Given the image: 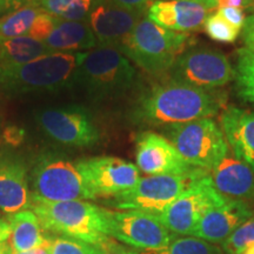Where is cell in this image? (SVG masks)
<instances>
[{"label": "cell", "mask_w": 254, "mask_h": 254, "mask_svg": "<svg viewBox=\"0 0 254 254\" xmlns=\"http://www.w3.org/2000/svg\"><path fill=\"white\" fill-rule=\"evenodd\" d=\"M196 1L200 2L201 5H204L206 8L212 11V9L217 8V2L218 0H196Z\"/></svg>", "instance_id": "obj_39"}, {"label": "cell", "mask_w": 254, "mask_h": 254, "mask_svg": "<svg viewBox=\"0 0 254 254\" xmlns=\"http://www.w3.org/2000/svg\"><path fill=\"white\" fill-rule=\"evenodd\" d=\"M253 6V2L251 0H218L217 8L224 7H236L240 9H245L246 7Z\"/></svg>", "instance_id": "obj_35"}, {"label": "cell", "mask_w": 254, "mask_h": 254, "mask_svg": "<svg viewBox=\"0 0 254 254\" xmlns=\"http://www.w3.org/2000/svg\"><path fill=\"white\" fill-rule=\"evenodd\" d=\"M53 53L43 41L32 38L0 39V68L11 67Z\"/></svg>", "instance_id": "obj_23"}, {"label": "cell", "mask_w": 254, "mask_h": 254, "mask_svg": "<svg viewBox=\"0 0 254 254\" xmlns=\"http://www.w3.org/2000/svg\"><path fill=\"white\" fill-rule=\"evenodd\" d=\"M31 204L26 163L13 152H0V209L9 215L31 208Z\"/></svg>", "instance_id": "obj_16"}, {"label": "cell", "mask_w": 254, "mask_h": 254, "mask_svg": "<svg viewBox=\"0 0 254 254\" xmlns=\"http://www.w3.org/2000/svg\"><path fill=\"white\" fill-rule=\"evenodd\" d=\"M167 139L192 166L211 171L230 152L220 126L212 118L166 127Z\"/></svg>", "instance_id": "obj_8"}, {"label": "cell", "mask_w": 254, "mask_h": 254, "mask_svg": "<svg viewBox=\"0 0 254 254\" xmlns=\"http://www.w3.org/2000/svg\"><path fill=\"white\" fill-rule=\"evenodd\" d=\"M13 254H51V238L50 241L45 245L37 247V249L26 251V252H21V253H13Z\"/></svg>", "instance_id": "obj_38"}, {"label": "cell", "mask_w": 254, "mask_h": 254, "mask_svg": "<svg viewBox=\"0 0 254 254\" xmlns=\"http://www.w3.org/2000/svg\"><path fill=\"white\" fill-rule=\"evenodd\" d=\"M52 52L80 53L98 46L87 21H68L57 19L50 36L43 41Z\"/></svg>", "instance_id": "obj_21"}, {"label": "cell", "mask_w": 254, "mask_h": 254, "mask_svg": "<svg viewBox=\"0 0 254 254\" xmlns=\"http://www.w3.org/2000/svg\"><path fill=\"white\" fill-rule=\"evenodd\" d=\"M225 94L201 90L173 80L152 86L140 95L133 111L136 122L172 126L213 118L224 109Z\"/></svg>", "instance_id": "obj_1"}, {"label": "cell", "mask_w": 254, "mask_h": 254, "mask_svg": "<svg viewBox=\"0 0 254 254\" xmlns=\"http://www.w3.org/2000/svg\"><path fill=\"white\" fill-rule=\"evenodd\" d=\"M226 199L215 189L211 174L207 172L155 217L176 236H190L202 215Z\"/></svg>", "instance_id": "obj_11"}, {"label": "cell", "mask_w": 254, "mask_h": 254, "mask_svg": "<svg viewBox=\"0 0 254 254\" xmlns=\"http://www.w3.org/2000/svg\"><path fill=\"white\" fill-rule=\"evenodd\" d=\"M189 44V33L166 30L150 19L141 18L120 52L144 71L161 74L170 71Z\"/></svg>", "instance_id": "obj_5"}, {"label": "cell", "mask_w": 254, "mask_h": 254, "mask_svg": "<svg viewBox=\"0 0 254 254\" xmlns=\"http://www.w3.org/2000/svg\"><path fill=\"white\" fill-rule=\"evenodd\" d=\"M135 81L134 66L118 50L97 46L79 55L74 87H80L92 100L122 97L132 90Z\"/></svg>", "instance_id": "obj_4"}, {"label": "cell", "mask_w": 254, "mask_h": 254, "mask_svg": "<svg viewBox=\"0 0 254 254\" xmlns=\"http://www.w3.org/2000/svg\"><path fill=\"white\" fill-rule=\"evenodd\" d=\"M252 244H254V214L221 243V249L226 254H244Z\"/></svg>", "instance_id": "obj_29"}, {"label": "cell", "mask_w": 254, "mask_h": 254, "mask_svg": "<svg viewBox=\"0 0 254 254\" xmlns=\"http://www.w3.org/2000/svg\"><path fill=\"white\" fill-rule=\"evenodd\" d=\"M251 1H252V2H253V5H254V0H251Z\"/></svg>", "instance_id": "obj_42"}, {"label": "cell", "mask_w": 254, "mask_h": 254, "mask_svg": "<svg viewBox=\"0 0 254 254\" xmlns=\"http://www.w3.org/2000/svg\"><path fill=\"white\" fill-rule=\"evenodd\" d=\"M5 136L9 144L17 145L19 141L23 140V131H20L19 128H9L5 132Z\"/></svg>", "instance_id": "obj_37"}, {"label": "cell", "mask_w": 254, "mask_h": 254, "mask_svg": "<svg viewBox=\"0 0 254 254\" xmlns=\"http://www.w3.org/2000/svg\"><path fill=\"white\" fill-rule=\"evenodd\" d=\"M43 12L39 6L30 4L0 17V39L23 37L33 39L37 23Z\"/></svg>", "instance_id": "obj_24"}, {"label": "cell", "mask_w": 254, "mask_h": 254, "mask_svg": "<svg viewBox=\"0 0 254 254\" xmlns=\"http://www.w3.org/2000/svg\"><path fill=\"white\" fill-rule=\"evenodd\" d=\"M252 215L253 211L244 200L227 198L222 204L209 208L190 236L221 244Z\"/></svg>", "instance_id": "obj_17"}, {"label": "cell", "mask_w": 254, "mask_h": 254, "mask_svg": "<svg viewBox=\"0 0 254 254\" xmlns=\"http://www.w3.org/2000/svg\"><path fill=\"white\" fill-rule=\"evenodd\" d=\"M202 27L211 39L224 44L234 43L241 33V30L228 23L218 11L206 18Z\"/></svg>", "instance_id": "obj_28"}, {"label": "cell", "mask_w": 254, "mask_h": 254, "mask_svg": "<svg viewBox=\"0 0 254 254\" xmlns=\"http://www.w3.org/2000/svg\"><path fill=\"white\" fill-rule=\"evenodd\" d=\"M139 254H224L214 244L192 236L174 237L166 247L158 250H136Z\"/></svg>", "instance_id": "obj_27"}, {"label": "cell", "mask_w": 254, "mask_h": 254, "mask_svg": "<svg viewBox=\"0 0 254 254\" xmlns=\"http://www.w3.org/2000/svg\"><path fill=\"white\" fill-rule=\"evenodd\" d=\"M220 128L233 154L254 172V112L225 107L220 114Z\"/></svg>", "instance_id": "obj_19"}, {"label": "cell", "mask_w": 254, "mask_h": 254, "mask_svg": "<svg viewBox=\"0 0 254 254\" xmlns=\"http://www.w3.org/2000/svg\"><path fill=\"white\" fill-rule=\"evenodd\" d=\"M136 167L148 176L186 174L196 170L180 155L166 136L146 131L135 139Z\"/></svg>", "instance_id": "obj_14"}, {"label": "cell", "mask_w": 254, "mask_h": 254, "mask_svg": "<svg viewBox=\"0 0 254 254\" xmlns=\"http://www.w3.org/2000/svg\"><path fill=\"white\" fill-rule=\"evenodd\" d=\"M205 173H207V171L196 168L186 174L140 178L131 189L113 195L110 205L118 211L134 209L157 215Z\"/></svg>", "instance_id": "obj_7"}, {"label": "cell", "mask_w": 254, "mask_h": 254, "mask_svg": "<svg viewBox=\"0 0 254 254\" xmlns=\"http://www.w3.org/2000/svg\"><path fill=\"white\" fill-rule=\"evenodd\" d=\"M211 179L220 194L230 199H254V172L231 151L211 170Z\"/></svg>", "instance_id": "obj_20"}, {"label": "cell", "mask_w": 254, "mask_h": 254, "mask_svg": "<svg viewBox=\"0 0 254 254\" xmlns=\"http://www.w3.org/2000/svg\"><path fill=\"white\" fill-rule=\"evenodd\" d=\"M31 209L43 230L57 237L78 239L103 249L113 240L107 236L106 208L86 200L49 201L32 195Z\"/></svg>", "instance_id": "obj_2"}, {"label": "cell", "mask_w": 254, "mask_h": 254, "mask_svg": "<svg viewBox=\"0 0 254 254\" xmlns=\"http://www.w3.org/2000/svg\"><path fill=\"white\" fill-rule=\"evenodd\" d=\"M51 254H105V250L72 238L51 237Z\"/></svg>", "instance_id": "obj_30"}, {"label": "cell", "mask_w": 254, "mask_h": 254, "mask_svg": "<svg viewBox=\"0 0 254 254\" xmlns=\"http://www.w3.org/2000/svg\"><path fill=\"white\" fill-rule=\"evenodd\" d=\"M218 12L226 19L228 23L239 28V30H243L244 24H245L247 18L245 13H244V9L236 7H224L219 8Z\"/></svg>", "instance_id": "obj_31"}, {"label": "cell", "mask_w": 254, "mask_h": 254, "mask_svg": "<svg viewBox=\"0 0 254 254\" xmlns=\"http://www.w3.org/2000/svg\"><path fill=\"white\" fill-rule=\"evenodd\" d=\"M244 47L254 52V14L246 18L243 30H241Z\"/></svg>", "instance_id": "obj_32"}, {"label": "cell", "mask_w": 254, "mask_h": 254, "mask_svg": "<svg viewBox=\"0 0 254 254\" xmlns=\"http://www.w3.org/2000/svg\"><path fill=\"white\" fill-rule=\"evenodd\" d=\"M141 19V13L124 8L112 0H100L87 18L98 46L112 47L120 52L127 37Z\"/></svg>", "instance_id": "obj_15"}, {"label": "cell", "mask_w": 254, "mask_h": 254, "mask_svg": "<svg viewBox=\"0 0 254 254\" xmlns=\"http://www.w3.org/2000/svg\"><path fill=\"white\" fill-rule=\"evenodd\" d=\"M100 0H36L33 4L60 20L87 21L88 15Z\"/></svg>", "instance_id": "obj_25"}, {"label": "cell", "mask_w": 254, "mask_h": 254, "mask_svg": "<svg viewBox=\"0 0 254 254\" xmlns=\"http://www.w3.org/2000/svg\"><path fill=\"white\" fill-rule=\"evenodd\" d=\"M0 254H13L9 243H0Z\"/></svg>", "instance_id": "obj_40"}, {"label": "cell", "mask_w": 254, "mask_h": 254, "mask_svg": "<svg viewBox=\"0 0 254 254\" xmlns=\"http://www.w3.org/2000/svg\"><path fill=\"white\" fill-rule=\"evenodd\" d=\"M34 118L41 131L62 145L88 147L100 139L91 113L79 105L45 107L37 111Z\"/></svg>", "instance_id": "obj_10"}, {"label": "cell", "mask_w": 254, "mask_h": 254, "mask_svg": "<svg viewBox=\"0 0 254 254\" xmlns=\"http://www.w3.org/2000/svg\"><path fill=\"white\" fill-rule=\"evenodd\" d=\"M244 254H245V253H244Z\"/></svg>", "instance_id": "obj_44"}, {"label": "cell", "mask_w": 254, "mask_h": 254, "mask_svg": "<svg viewBox=\"0 0 254 254\" xmlns=\"http://www.w3.org/2000/svg\"><path fill=\"white\" fill-rule=\"evenodd\" d=\"M31 194L49 201L95 199L77 163L56 152L38 155L31 172Z\"/></svg>", "instance_id": "obj_6"}, {"label": "cell", "mask_w": 254, "mask_h": 254, "mask_svg": "<svg viewBox=\"0 0 254 254\" xmlns=\"http://www.w3.org/2000/svg\"><path fill=\"white\" fill-rule=\"evenodd\" d=\"M36 0H0V15H5L24 6L33 4Z\"/></svg>", "instance_id": "obj_34"}, {"label": "cell", "mask_w": 254, "mask_h": 254, "mask_svg": "<svg viewBox=\"0 0 254 254\" xmlns=\"http://www.w3.org/2000/svg\"><path fill=\"white\" fill-rule=\"evenodd\" d=\"M107 236L135 250L166 247L176 234L153 214L142 211H111L106 208Z\"/></svg>", "instance_id": "obj_12"}, {"label": "cell", "mask_w": 254, "mask_h": 254, "mask_svg": "<svg viewBox=\"0 0 254 254\" xmlns=\"http://www.w3.org/2000/svg\"><path fill=\"white\" fill-rule=\"evenodd\" d=\"M171 80L201 90L214 91L234 80V67L220 51L186 50L170 71Z\"/></svg>", "instance_id": "obj_9"}, {"label": "cell", "mask_w": 254, "mask_h": 254, "mask_svg": "<svg viewBox=\"0 0 254 254\" xmlns=\"http://www.w3.org/2000/svg\"><path fill=\"white\" fill-rule=\"evenodd\" d=\"M112 1L124 8L139 12V13L142 14L144 12L147 11L154 0H112Z\"/></svg>", "instance_id": "obj_33"}, {"label": "cell", "mask_w": 254, "mask_h": 254, "mask_svg": "<svg viewBox=\"0 0 254 254\" xmlns=\"http://www.w3.org/2000/svg\"><path fill=\"white\" fill-rule=\"evenodd\" d=\"M209 9L196 0H154L146 18L166 30L189 33L204 26Z\"/></svg>", "instance_id": "obj_18"}, {"label": "cell", "mask_w": 254, "mask_h": 254, "mask_svg": "<svg viewBox=\"0 0 254 254\" xmlns=\"http://www.w3.org/2000/svg\"><path fill=\"white\" fill-rule=\"evenodd\" d=\"M244 253H245V254H254V244H252V245L247 247V250Z\"/></svg>", "instance_id": "obj_41"}, {"label": "cell", "mask_w": 254, "mask_h": 254, "mask_svg": "<svg viewBox=\"0 0 254 254\" xmlns=\"http://www.w3.org/2000/svg\"><path fill=\"white\" fill-rule=\"evenodd\" d=\"M79 55L53 52L0 68V92L11 95L52 94L74 87Z\"/></svg>", "instance_id": "obj_3"}, {"label": "cell", "mask_w": 254, "mask_h": 254, "mask_svg": "<svg viewBox=\"0 0 254 254\" xmlns=\"http://www.w3.org/2000/svg\"><path fill=\"white\" fill-rule=\"evenodd\" d=\"M105 254H139L138 251L135 249H126V247L120 246L119 244H117L116 241L112 240L110 244H107L106 246L104 247Z\"/></svg>", "instance_id": "obj_36"}, {"label": "cell", "mask_w": 254, "mask_h": 254, "mask_svg": "<svg viewBox=\"0 0 254 254\" xmlns=\"http://www.w3.org/2000/svg\"><path fill=\"white\" fill-rule=\"evenodd\" d=\"M253 7H254V5H253Z\"/></svg>", "instance_id": "obj_43"}, {"label": "cell", "mask_w": 254, "mask_h": 254, "mask_svg": "<svg viewBox=\"0 0 254 254\" xmlns=\"http://www.w3.org/2000/svg\"><path fill=\"white\" fill-rule=\"evenodd\" d=\"M85 183L97 199L131 189L140 179L136 165L117 157H94L77 161Z\"/></svg>", "instance_id": "obj_13"}, {"label": "cell", "mask_w": 254, "mask_h": 254, "mask_svg": "<svg viewBox=\"0 0 254 254\" xmlns=\"http://www.w3.org/2000/svg\"><path fill=\"white\" fill-rule=\"evenodd\" d=\"M237 93L246 103L254 105V52L243 47L237 51L234 67Z\"/></svg>", "instance_id": "obj_26"}, {"label": "cell", "mask_w": 254, "mask_h": 254, "mask_svg": "<svg viewBox=\"0 0 254 254\" xmlns=\"http://www.w3.org/2000/svg\"><path fill=\"white\" fill-rule=\"evenodd\" d=\"M11 225L9 246L13 253H21L45 245L50 238L44 236L43 227L37 214L32 209H23L17 213L9 214Z\"/></svg>", "instance_id": "obj_22"}]
</instances>
